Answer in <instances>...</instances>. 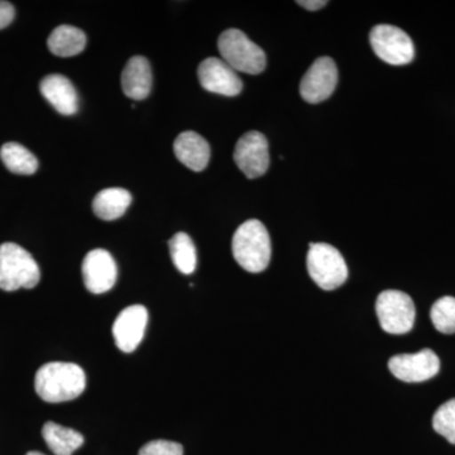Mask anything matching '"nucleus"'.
I'll list each match as a JSON object with an SVG mask.
<instances>
[{
    "mask_svg": "<svg viewBox=\"0 0 455 455\" xmlns=\"http://www.w3.org/2000/svg\"><path fill=\"white\" fill-rule=\"evenodd\" d=\"M431 322L436 331L443 334L455 333V298L444 296L433 305L430 311Z\"/></svg>",
    "mask_w": 455,
    "mask_h": 455,
    "instance_id": "22",
    "label": "nucleus"
},
{
    "mask_svg": "<svg viewBox=\"0 0 455 455\" xmlns=\"http://www.w3.org/2000/svg\"><path fill=\"white\" fill-rule=\"evenodd\" d=\"M307 265L314 283L326 291L338 289L348 278L344 257L331 244L311 243Z\"/></svg>",
    "mask_w": 455,
    "mask_h": 455,
    "instance_id": "5",
    "label": "nucleus"
},
{
    "mask_svg": "<svg viewBox=\"0 0 455 455\" xmlns=\"http://www.w3.org/2000/svg\"><path fill=\"white\" fill-rule=\"evenodd\" d=\"M26 455H44L40 453V451H29V453H27Z\"/></svg>",
    "mask_w": 455,
    "mask_h": 455,
    "instance_id": "27",
    "label": "nucleus"
},
{
    "mask_svg": "<svg viewBox=\"0 0 455 455\" xmlns=\"http://www.w3.org/2000/svg\"><path fill=\"white\" fill-rule=\"evenodd\" d=\"M0 158L5 167L17 175H33L38 170L37 157L18 143H5L0 149Z\"/></svg>",
    "mask_w": 455,
    "mask_h": 455,
    "instance_id": "20",
    "label": "nucleus"
},
{
    "mask_svg": "<svg viewBox=\"0 0 455 455\" xmlns=\"http://www.w3.org/2000/svg\"><path fill=\"white\" fill-rule=\"evenodd\" d=\"M85 386V373L77 364L52 362L42 366L36 373V392L46 403L75 400L83 394Z\"/></svg>",
    "mask_w": 455,
    "mask_h": 455,
    "instance_id": "1",
    "label": "nucleus"
},
{
    "mask_svg": "<svg viewBox=\"0 0 455 455\" xmlns=\"http://www.w3.org/2000/svg\"><path fill=\"white\" fill-rule=\"evenodd\" d=\"M204 89L224 97H236L243 90V83L235 70L217 57L204 60L197 70Z\"/></svg>",
    "mask_w": 455,
    "mask_h": 455,
    "instance_id": "11",
    "label": "nucleus"
},
{
    "mask_svg": "<svg viewBox=\"0 0 455 455\" xmlns=\"http://www.w3.org/2000/svg\"><path fill=\"white\" fill-rule=\"evenodd\" d=\"M40 90L44 99L62 116H74L79 110L76 89L64 75H47L40 84Z\"/></svg>",
    "mask_w": 455,
    "mask_h": 455,
    "instance_id": "14",
    "label": "nucleus"
},
{
    "mask_svg": "<svg viewBox=\"0 0 455 455\" xmlns=\"http://www.w3.org/2000/svg\"><path fill=\"white\" fill-rule=\"evenodd\" d=\"M371 46L382 61L394 66L410 64L415 57L411 38L398 27L374 26L370 35Z\"/></svg>",
    "mask_w": 455,
    "mask_h": 455,
    "instance_id": "7",
    "label": "nucleus"
},
{
    "mask_svg": "<svg viewBox=\"0 0 455 455\" xmlns=\"http://www.w3.org/2000/svg\"><path fill=\"white\" fill-rule=\"evenodd\" d=\"M47 46L55 56H76L85 49L86 35L74 26H59L51 33Z\"/></svg>",
    "mask_w": 455,
    "mask_h": 455,
    "instance_id": "18",
    "label": "nucleus"
},
{
    "mask_svg": "<svg viewBox=\"0 0 455 455\" xmlns=\"http://www.w3.org/2000/svg\"><path fill=\"white\" fill-rule=\"evenodd\" d=\"M170 254L173 265L181 274H194L196 268V248L187 233H178L170 239Z\"/></svg>",
    "mask_w": 455,
    "mask_h": 455,
    "instance_id": "21",
    "label": "nucleus"
},
{
    "mask_svg": "<svg viewBox=\"0 0 455 455\" xmlns=\"http://www.w3.org/2000/svg\"><path fill=\"white\" fill-rule=\"evenodd\" d=\"M40 278V267L25 248L16 243L0 245V289L4 291L33 289Z\"/></svg>",
    "mask_w": 455,
    "mask_h": 455,
    "instance_id": "3",
    "label": "nucleus"
},
{
    "mask_svg": "<svg viewBox=\"0 0 455 455\" xmlns=\"http://www.w3.org/2000/svg\"><path fill=\"white\" fill-rule=\"evenodd\" d=\"M148 311L142 305L125 307L119 314L113 325V337L116 347L122 352H133L140 346L145 335Z\"/></svg>",
    "mask_w": 455,
    "mask_h": 455,
    "instance_id": "13",
    "label": "nucleus"
},
{
    "mask_svg": "<svg viewBox=\"0 0 455 455\" xmlns=\"http://www.w3.org/2000/svg\"><path fill=\"white\" fill-rule=\"evenodd\" d=\"M139 455H184V449L179 443L169 440H154L140 449Z\"/></svg>",
    "mask_w": 455,
    "mask_h": 455,
    "instance_id": "24",
    "label": "nucleus"
},
{
    "mask_svg": "<svg viewBox=\"0 0 455 455\" xmlns=\"http://www.w3.org/2000/svg\"><path fill=\"white\" fill-rule=\"evenodd\" d=\"M388 368L396 379L403 382L427 381L439 373L438 355L431 349H423L414 355H398L388 361Z\"/></svg>",
    "mask_w": 455,
    "mask_h": 455,
    "instance_id": "10",
    "label": "nucleus"
},
{
    "mask_svg": "<svg viewBox=\"0 0 455 455\" xmlns=\"http://www.w3.org/2000/svg\"><path fill=\"white\" fill-rule=\"evenodd\" d=\"M122 89L128 98L143 100L152 89V70L143 56L132 57L122 73Z\"/></svg>",
    "mask_w": 455,
    "mask_h": 455,
    "instance_id": "16",
    "label": "nucleus"
},
{
    "mask_svg": "<svg viewBox=\"0 0 455 455\" xmlns=\"http://www.w3.org/2000/svg\"><path fill=\"white\" fill-rule=\"evenodd\" d=\"M338 83L337 65L331 57H319L302 77L301 98L310 104L322 103L333 94Z\"/></svg>",
    "mask_w": 455,
    "mask_h": 455,
    "instance_id": "9",
    "label": "nucleus"
},
{
    "mask_svg": "<svg viewBox=\"0 0 455 455\" xmlns=\"http://www.w3.org/2000/svg\"><path fill=\"white\" fill-rule=\"evenodd\" d=\"M433 427L451 444H455V398L443 403L436 410L433 418Z\"/></svg>",
    "mask_w": 455,
    "mask_h": 455,
    "instance_id": "23",
    "label": "nucleus"
},
{
    "mask_svg": "<svg viewBox=\"0 0 455 455\" xmlns=\"http://www.w3.org/2000/svg\"><path fill=\"white\" fill-rule=\"evenodd\" d=\"M302 8L307 9V11H319V9L324 8L328 2L326 0H305V2H296Z\"/></svg>",
    "mask_w": 455,
    "mask_h": 455,
    "instance_id": "26",
    "label": "nucleus"
},
{
    "mask_svg": "<svg viewBox=\"0 0 455 455\" xmlns=\"http://www.w3.org/2000/svg\"><path fill=\"white\" fill-rule=\"evenodd\" d=\"M118 277V267L112 254L106 250L92 251L83 262V278L92 293H104L113 289Z\"/></svg>",
    "mask_w": 455,
    "mask_h": 455,
    "instance_id": "12",
    "label": "nucleus"
},
{
    "mask_svg": "<svg viewBox=\"0 0 455 455\" xmlns=\"http://www.w3.org/2000/svg\"><path fill=\"white\" fill-rule=\"evenodd\" d=\"M42 436H44L47 447L56 455H73L74 451L84 444L82 434L52 423V421L44 424Z\"/></svg>",
    "mask_w": 455,
    "mask_h": 455,
    "instance_id": "19",
    "label": "nucleus"
},
{
    "mask_svg": "<svg viewBox=\"0 0 455 455\" xmlns=\"http://www.w3.org/2000/svg\"><path fill=\"white\" fill-rule=\"evenodd\" d=\"M235 161L248 179H257L267 172L268 142L259 132H248L236 142Z\"/></svg>",
    "mask_w": 455,
    "mask_h": 455,
    "instance_id": "8",
    "label": "nucleus"
},
{
    "mask_svg": "<svg viewBox=\"0 0 455 455\" xmlns=\"http://www.w3.org/2000/svg\"><path fill=\"white\" fill-rule=\"evenodd\" d=\"M132 204L130 191L122 188H109L97 194L92 211L103 220H116L123 217Z\"/></svg>",
    "mask_w": 455,
    "mask_h": 455,
    "instance_id": "17",
    "label": "nucleus"
},
{
    "mask_svg": "<svg viewBox=\"0 0 455 455\" xmlns=\"http://www.w3.org/2000/svg\"><path fill=\"white\" fill-rule=\"evenodd\" d=\"M233 256L245 271L259 274L271 260V238L259 220H251L235 230L232 241Z\"/></svg>",
    "mask_w": 455,
    "mask_h": 455,
    "instance_id": "2",
    "label": "nucleus"
},
{
    "mask_svg": "<svg viewBox=\"0 0 455 455\" xmlns=\"http://www.w3.org/2000/svg\"><path fill=\"white\" fill-rule=\"evenodd\" d=\"M16 11L8 2H0V29L5 28L13 22Z\"/></svg>",
    "mask_w": 455,
    "mask_h": 455,
    "instance_id": "25",
    "label": "nucleus"
},
{
    "mask_svg": "<svg viewBox=\"0 0 455 455\" xmlns=\"http://www.w3.org/2000/svg\"><path fill=\"white\" fill-rule=\"evenodd\" d=\"M173 151L180 163L196 172L205 170L211 161V146L196 132L179 134L173 143Z\"/></svg>",
    "mask_w": 455,
    "mask_h": 455,
    "instance_id": "15",
    "label": "nucleus"
},
{
    "mask_svg": "<svg viewBox=\"0 0 455 455\" xmlns=\"http://www.w3.org/2000/svg\"><path fill=\"white\" fill-rule=\"evenodd\" d=\"M221 60L236 73L259 75L266 68V55L239 29H227L218 41Z\"/></svg>",
    "mask_w": 455,
    "mask_h": 455,
    "instance_id": "4",
    "label": "nucleus"
},
{
    "mask_svg": "<svg viewBox=\"0 0 455 455\" xmlns=\"http://www.w3.org/2000/svg\"><path fill=\"white\" fill-rule=\"evenodd\" d=\"M376 313L379 325L386 333L406 334L414 328L415 304L405 292L387 290L379 293L376 302Z\"/></svg>",
    "mask_w": 455,
    "mask_h": 455,
    "instance_id": "6",
    "label": "nucleus"
}]
</instances>
